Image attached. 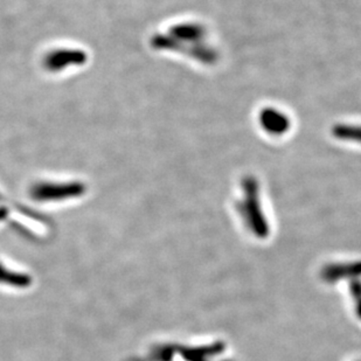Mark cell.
Segmentation results:
<instances>
[{
	"label": "cell",
	"mask_w": 361,
	"mask_h": 361,
	"mask_svg": "<svg viewBox=\"0 0 361 361\" xmlns=\"http://www.w3.org/2000/svg\"><path fill=\"white\" fill-rule=\"evenodd\" d=\"M87 61L85 51L78 49H59L51 51L44 60V66L51 72H59L68 66L83 65Z\"/></svg>",
	"instance_id": "7a4b0ae2"
},
{
	"label": "cell",
	"mask_w": 361,
	"mask_h": 361,
	"mask_svg": "<svg viewBox=\"0 0 361 361\" xmlns=\"http://www.w3.org/2000/svg\"><path fill=\"white\" fill-rule=\"evenodd\" d=\"M0 284L13 288H28L32 284V279L27 274L13 271L0 263Z\"/></svg>",
	"instance_id": "3957f363"
},
{
	"label": "cell",
	"mask_w": 361,
	"mask_h": 361,
	"mask_svg": "<svg viewBox=\"0 0 361 361\" xmlns=\"http://www.w3.org/2000/svg\"><path fill=\"white\" fill-rule=\"evenodd\" d=\"M85 192V186L80 183H40L31 190L32 198L37 201H60L78 198Z\"/></svg>",
	"instance_id": "6da1fadb"
},
{
	"label": "cell",
	"mask_w": 361,
	"mask_h": 361,
	"mask_svg": "<svg viewBox=\"0 0 361 361\" xmlns=\"http://www.w3.org/2000/svg\"><path fill=\"white\" fill-rule=\"evenodd\" d=\"M7 216L6 208L0 207V221H4Z\"/></svg>",
	"instance_id": "277c9868"
}]
</instances>
